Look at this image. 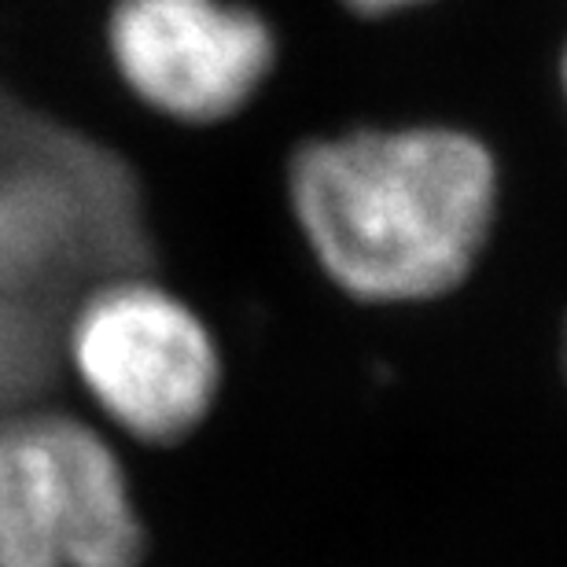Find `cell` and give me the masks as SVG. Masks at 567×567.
Wrapping results in <instances>:
<instances>
[{
  "label": "cell",
  "mask_w": 567,
  "mask_h": 567,
  "mask_svg": "<svg viewBox=\"0 0 567 567\" xmlns=\"http://www.w3.org/2000/svg\"><path fill=\"white\" fill-rule=\"evenodd\" d=\"M284 196L336 291L365 306H421L480 269L505 174L494 144L468 126L391 122L302 141L284 166Z\"/></svg>",
  "instance_id": "obj_1"
},
{
  "label": "cell",
  "mask_w": 567,
  "mask_h": 567,
  "mask_svg": "<svg viewBox=\"0 0 567 567\" xmlns=\"http://www.w3.org/2000/svg\"><path fill=\"white\" fill-rule=\"evenodd\" d=\"M66 358L100 416L141 446H177L210 421L225 361L185 295L130 274L89 291L66 328Z\"/></svg>",
  "instance_id": "obj_2"
},
{
  "label": "cell",
  "mask_w": 567,
  "mask_h": 567,
  "mask_svg": "<svg viewBox=\"0 0 567 567\" xmlns=\"http://www.w3.org/2000/svg\"><path fill=\"white\" fill-rule=\"evenodd\" d=\"M147 527L107 431L60 410L0 416V567H141Z\"/></svg>",
  "instance_id": "obj_3"
},
{
  "label": "cell",
  "mask_w": 567,
  "mask_h": 567,
  "mask_svg": "<svg viewBox=\"0 0 567 567\" xmlns=\"http://www.w3.org/2000/svg\"><path fill=\"white\" fill-rule=\"evenodd\" d=\"M104 41L130 96L177 126L244 115L280 66V33L247 0H115Z\"/></svg>",
  "instance_id": "obj_4"
},
{
  "label": "cell",
  "mask_w": 567,
  "mask_h": 567,
  "mask_svg": "<svg viewBox=\"0 0 567 567\" xmlns=\"http://www.w3.org/2000/svg\"><path fill=\"white\" fill-rule=\"evenodd\" d=\"M427 4H435V0H343V8L358 19H391Z\"/></svg>",
  "instance_id": "obj_5"
},
{
  "label": "cell",
  "mask_w": 567,
  "mask_h": 567,
  "mask_svg": "<svg viewBox=\"0 0 567 567\" xmlns=\"http://www.w3.org/2000/svg\"><path fill=\"white\" fill-rule=\"evenodd\" d=\"M560 93H564V104H567V41H564V52H560Z\"/></svg>",
  "instance_id": "obj_6"
},
{
  "label": "cell",
  "mask_w": 567,
  "mask_h": 567,
  "mask_svg": "<svg viewBox=\"0 0 567 567\" xmlns=\"http://www.w3.org/2000/svg\"><path fill=\"white\" fill-rule=\"evenodd\" d=\"M564 369H567V324H564Z\"/></svg>",
  "instance_id": "obj_7"
}]
</instances>
